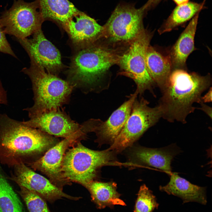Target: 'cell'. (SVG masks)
<instances>
[{
    "instance_id": "cell-16",
    "label": "cell",
    "mask_w": 212,
    "mask_h": 212,
    "mask_svg": "<svg viewBox=\"0 0 212 212\" xmlns=\"http://www.w3.org/2000/svg\"><path fill=\"white\" fill-rule=\"evenodd\" d=\"M180 151L175 144L158 148L140 147L135 150L133 156L140 163L160 169L170 175L171 161Z\"/></svg>"
},
{
    "instance_id": "cell-27",
    "label": "cell",
    "mask_w": 212,
    "mask_h": 212,
    "mask_svg": "<svg viewBox=\"0 0 212 212\" xmlns=\"http://www.w3.org/2000/svg\"><path fill=\"white\" fill-rule=\"evenodd\" d=\"M162 0H148L142 8L145 11L155 6Z\"/></svg>"
},
{
    "instance_id": "cell-18",
    "label": "cell",
    "mask_w": 212,
    "mask_h": 212,
    "mask_svg": "<svg viewBox=\"0 0 212 212\" xmlns=\"http://www.w3.org/2000/svg\"><path fill=\"white\" fill-rule=\"evenodd\" d=\"M199 13L192 18L171 49L170 57L172 66L176 69L185 66L188 56L194 50V37Z\"/></svg>"
},
{
    "instance_id": "cell-4",
    "label": "cell",
    "mask_w": 212,
    "mask_h": 212,
    "mask_svg": "<svg viewBox=\"0 0 212 212\" xmlns=\"http://www.w3.org/2000/svg\"><path fill=\"white\" fill-rule=\"evenodd\" d=\"M30 59V66L23 68L21 72L28 76L32 82L34 104L23 109L31 118L68 103L74 88L67 80L47 72Z\"/></svg>"
},
{
    "instance_id": "cell-23",
    "label": "cell",
    "mask_w": 212,
    "mask_h": 212,
    "mask_svg": "<svg viewBox=\"0 0 212 212\" xmlns=\"http://www.w3.org/2000/svg\"><path fill=\"white\" fill-rule=\"evenodd\" d=\"M0 212H24L20 200L0 167Z\"/></svg>"
},
{
    "instance_id": "cell-26",
    "label": "cell",
    "mask_w": 212,
    "mask_h": 212,
    "mask_svg": "<svg viewBox=\"0 0 212 212\" xmlns=\"http://www.w3.org/2000/svg\"><path fill=\"white\" fill-rule=\"evenodd\" d=\"M4 29L0 23V52L9 54L14 57H17L8 42Z\"/></svg>"
},
{
    "instance_id": "cell-14",
    "label": "cell",
    "mask_w": 212,
    "mask_h": 212,
    "mask_svg": "<svg viewBox=\"0 0 212 212\" xmlns=\"http://www.w3.org/2000/svg\"><path fill=\"white\" fill-rule=\"evenodd\" d=\"M85 135L80 128L49 149L42 157L27 165L45 173L53 180H62L61 166L65 150L70 144Z\"/></svg>"
},
{
    "instance_id": "cell-21",
    "label": "cell",
    "mask_w": 212,
    "mask_h": 212,
    "mask_svg": "<svg viewBox=\"0 0 212 212\" xmlns=\"http://www.w3.org/2000/svg\"><path fill=\"white\" fill-rule=\"evenodd\" d=\"M90 191L92 201L98 208L107 207L112 208L116 205H126L117 191L116 184L114 182L104 183L92 181L86 187Z\"/></svg>"
},
{
    "instance_id": "cell-20",
    "label": "cell",
    "mask_w": 212,
    "mask_h": 212,
    "mask_svg": "<svg viewBox=\"0 0 212 212\" xmlns=\"http://www.w3.org/2000/svg\"><path fill=\"white\" fill-rule=\"evenodd\" d=\"M44 21L49 20L62 27L79 10L68 0H35Z\"/></svg>"
},
{
    "instance_id": "cell-13",
    "label": "cell",
    "mask_w": 212,
    "mask_h": 212,
    "mask_svg": "<svg viewBox=\"0 0 212 212\" xmlns=\"http://www.w3.org/2000/svg\"><path fill=\"white\" fill-rule=\"evenodd\" d=\"M72 42L80 49L95 43L104 36V27L93 19L78 11L63 27Z\"/></svg>"
},
{
    "instance_id": "cell-31",
    "label": "cell",
    "mask_w": 212,
    "mask_h": 212,
    "mask_svg": "<svg viewBox=\"0 0 212 212\" xmlns=\"http://www.w3.org/2000/svg\"><path fill=\"white\" fill-rule=\"evenodd\" d=\"M177 5H180L187 3L189 2V0H173Z\"/></svg>"
},
{
    "instance_id": "cell-7",
    "label": "cell",
    "mask_w": 212,
    "mask_h": 212,
    "mask_svg": "<svg viewBox=\"0 0 212 212\" xmlns=\"http://www.w3.org/2000/svg\"><path fill=\"white\" fill-rule=\"evenodd\" d=\"M137 97L124 127L108 150L116 152L122 151L162 117V112L158 105L150 107L148 106V102L143 97L139 99Z\"/></svg>"
},
{
    "instance_id": "cell-24",
    "label": "cell",
    "mask_w": 212,
    "mask_h": 212,
    "mask_svg": "<svg viewBox=\"0 0 212 212\" xmlns=\"http://www.w3.org/2000/svg\"><path fill=\"white\" fill-rule=\"evenodd\" d=\"M158 206L152 192L145 185L141 186L138 194L134 212H152L157 209Z\"/></svg>"
},
{
    "instance_id": "cell-28",
    "label": "cell",
    "mask_w": 212,
    "mask_h": 212,
    "mask_svg": "<svg viewBox=\"0 0 212 212\" xmlns=\"http://www.w3.org/2000/svg\"><path fill=\"white\" fill-rule=\"evenodd\" d=\"M202 102H208L212 101V89L211 87L208 92L203 97H201Z\"/></svg>"
},
{
    "instance_id": "cell-22",
    "label": "cell",
    "mask_w": 212,
    "mask_h": 212,
    "mask_svg": "<svg viewBox=\"0 0 212 212\" xmlns=\"http://www.w3.org/2000/svg\"><path fill=\"white\" fill-rule=\"evenodd\" d=\"M205 0L201 3L188 2L178 5L158 30L160 34L168 32L192 18L202 9Z\"/></svg>"
},
{
    "instance_id": "cell-5",
    "label": "cell",
    "mask_w": 212,
    "mask_h": 212,
    "mask_svg": "<svg viewBox=\"0 0 212 212\" xmlns=\"http://www.w3.org/2000/svg\"><path fill=\"white\" fill-rule=\"evenodd\" d=\"M79 144L64 156L61 174L63 179L77 182L86 187L93 181L99 168L112 163L114 155L113 151L108 149L94 150Z\"/></svg>"
},
{
    "instance_id": "cell-9",
    "label": "cell",
    "mask_w": 212,
    "mask_h": 212,
    "mask_svg": "<svg viewBox=\"0 0 212 212\" xmlns=\"http://www.w3.org/2000/svg\"><path fill=\"white\" fill-rule=\"evenodd\" d=\"M141 7L120 4L115 8L104 27V36L115 43H130L144 29Z\"/></svg>"
},
{
    "instance_id": "cell-2",
    "label": "cell",
    "mask_w": 212,
    "mask_h": 212,
    "mask_svg": "<svg viewBox=\"0 0 212 212\" xmlns=\"http://www.w3.org/2000/svg\"><path fill=\"white\" fill-rule=\"evenodd\" d=\"M211 82L210 75L202 76L181 69L171 72L158 105L162 117L170 122L186 123L187 116L196 109L193 104L202 102L201 95Z\"/></svg>"
},
{
    "instance_id": "cell-30",
    "label": "cell",
    "mask_w": 212,
    "mask_h": 212,
    "mask_svg": "<svg viewBox=\"0 0 212 212\" xmlns=\"http://www.w3.org/2000/svg\"><path fill=\"white\" fill-rule=\"evenodd\" d=\"M6 93V90L0 80V101L3 99Z\"/></svg>"
},
{
    "instance_id": "cell-8",
    "label": "cell",
    "mask_w": 212,
    "mask_h": 212,
    "mask_svg": "<svg viewBox=\"0 0 212 212\" xmlns=\"http://www.w3.org/2000/svg\"><path fill=\"white\" fill-rule=\"evenodd\" d=\"M44 21L37 2L14 0L11 6L0 16V23L6 34L16 38H26L41 29Z\"/></svg>"
},
{
    "instance_id": "cell-25",
    "label": "cell",
    "mask_w": 212,
    "mask_h": 212,
    "mask_svg": "<svg viewBox=\"0 0 212 212\" xmlns=\"http://www.w3.org/2000/svg\"><path fill=\"white\" fill-rule=\"evenodd\" d=\"M19 193L29 212H51L45 200L35 193L19 186Z\"/></svg>"
},
{
    "instance_id": "cell-10",
    "label": "cell",
    "mask_w": 212,
    "mask_h": 212,
    "mask_svg": "<svg viewBox=\"0 0 212 212\" xmlns=\"http://www.w3.org/2000/svg\"><path fill=\"white\" fill-rule=\"evenodd\" d=\"M28 39L17 38L30 58L49 73L57 76L63 67L60 53L44 36L41 29Z\"/></svg>"
},
{
    "instance_id": "cell-6",
    "label": "cell",
    "mask_w": 212,
    "mask_h": 212,
    "mask_svg": "<svg viewBox=\"0 0 212 212\" xmlns=\"http://www.w3.org/2000/svg\"><path fill=\"white\" fill-rule=\"evenodd\" d=\"M151 36L144 29L130 43L125 52L119 55L117 63L120 67L119 74L132 79L135 82V92L141 96L146 90L154 95V82L147 69L145 54Z\"/></svg>"
},
{
    "instance_id": "cell-1",
    "label": "cell",
    "mask_w": 212,
    "mask_h": 212,
    "mask_svg": "<svg viewBox=\"0 0 212 212\" xmlns=\"http://www.w3.org/2000/svg\"><path fill=\"white\" fill-rule=\"evenodd\" d=\"M55 139L23 122L0 113V163L13 167L30 163L33 156L51 146Z\"/></svg>"
},
{
    "instance_id": "cell-19",
    "label": "cell",
    "mask_w": 212,
    "mask_h": 212,
    "mask_svg": "<svg viewBox=\"0 0 212 212\" xmlns=\"http://www.w3.org/2000/svg\"><path fill=\"white\" fill-rule=\"evenodd\" d=\"M145 62L150 76L162 92L172 72V66L170 57L163 55L149 45L146 53Z\"/></svg>"
},
{
    "instance_id": "cell-3",
    "label": "cell",
    "mask_w": 212,
    "mask_h": 212,
    "mask_svg": "<svg viewBox=\"0 0 212 212\" xmlns=\"http://www.w3.org/2000/svg\"><path fill=\"white\" fill-rule=\"evenodd\" d=\"M80 49L72 59L67 81L74 89L84 93L100 92L104 90L101 79L110 67L117 63L120 55L106 46L95 43Z\"/></svg>"
},
{
    "instance_id": "cell-17",
    "label": "cell",
    "mask_w": 212,
    "mask_h": 212,
    "mask_svg": "<svg viewBox=\"0 0 212 212\" xmlns=\"http://www.w3.org/2000/svg\"><path fill=\"white\" fill-rule=\"evenodd\" d=\"M170 176L169 182L165 186H160V191L180 198L184 203L196 202L206 205L207 201L205 187L193 184L175 173H172Z\"/></svg>"
},
{
    "instance_id": "cell-15",
    "label": "cell",
    "mask_w": 212,
    "mask_h": 212,
    "mask_svg": "<svg viewBox=\"0 0 212 212\" xmlns=\"http://www.w3.org/2000/svg\"><path fill=\"white\" fill-rule=\"evenodd\" d=\"M138 95L135 92L128 100L115 110L108 119L97 125L94 129L97 140L112 144L124 127L131 113L133 103Z\"/></svg>"
},
{
    "instance_id": "cell-11",
    "label": "cell",
    "mask_w": 212,
    "mask_h": 212,
    "mask_svg": "<svg viewBox=\"0 0 212 212\" xmlns=\"http://www.w3.org/2000/svg\"><path fill=\"white\" fill-rule=\"evenodd\" d=\"M13 169L11 179L19 186L35 193L51 203L62 198L74 200L80 198L64 193L61 188L52 183L44 176L34 172L25 164L16 165L13 167Z\"/></svg>"
},
{
    "instance_id": "cell-12",
    "label": "cell",
    "mask_w": 212,
    "mask_h": 212,
    "mask_svg": "<svg viewBox=\"0 0 212 212\" xmlns=\"http://www.w3.org/2000/svg\"><path fill=\"white\" fill-rule=\"evenodd\" d=\"M23 121L27 125L50 135L65 138L74 133L81 126L60 108L46 112Z\"/></svg>"
},
{
    "instance_id": "cell-29",
    "label": "cell",
    "mask_w": 212,
    "mask_h": 212,
    "mask_svg": "<svg viewBox=\"0 0 212 212\" xmlns=\"http://www.w3.org/2000/svg\"><path fill=\"white\" fill-rule=\"evenodd\" d=\"M201 107L200 109L203 111L211 118L212 117V108L209 106L205 104L204 103L201 102L200 103Z\"/></svg>"
}]
</instances>
